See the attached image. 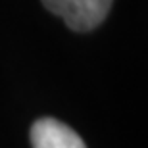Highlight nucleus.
<instances>
[{"label": "nucleus", "mask_w": 148, "mask_h": 148, "mask_svg": "<svg viewBox=\"0 0 148 148\" xmlns=\"http://www.w3.org/2000/svg\"><path fill=\"white\" fill-rule=\"evenodd\" d=\"M33 148H87L73 129L52 117H42L31 127Z\"/></svg>", "instance_id": "2"}, {"label": "nucleus", "mask_w": 148, "mask_h": 148, "mask_svg": "<svg viewBox=\"0 0 148 148\" xmlns=\"http://www.w3.org/2000/svg\"><path fill=\"white\" fill-rule=\"evenodd\" d=\"M44 8L79 33L98 27L112 8V0H42Z\"/></svg>", "instance_id": "1"}]
</instances>
